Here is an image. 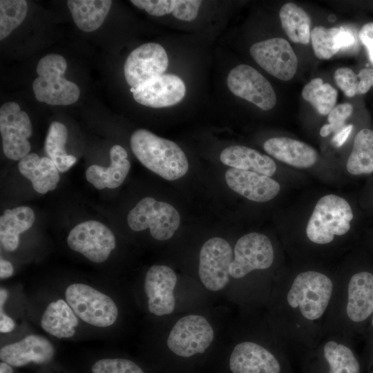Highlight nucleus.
I'll return each mask as SVG.
<instances>
[{
	"mask_svg": "<svg viewBox=\"0 0 373 373\" xmlns=\"http://www.w3.org/2000/svg\"><path fill=\"white\" fill-rule=\"evenodd\" d=\"M334 280L320 271L296 274L279 285L277 302L278 333L285 343L315 345L325 336V324Z\"/></svg>",
	"mask_w": 373,
	"mask_h": 373,
	"instance_id": "1",
	"label": "nucleus"
},
{
	"mask_svg": "<svg viewBox=\"0 0 373 373\" xmlns=\"http://www.w3.org/2000/svg\"><path fill=\"white\" fill-rule=\"evenodd\" d=\"M372 314L373 273L360 270L351 275L345 285L335 283L325 319V336H344L347 325L365 322Z\"/></svg>",
	"mask_w": 373,
	"mask_h": 373,
	"instance_id": "2",
	"label": "nucleus"
},
{
	"mask_svg": "<svg viewBox=\"0 0 373 373\" xmlns=\"http://www.w3.org/2000/svg\"><path fill=\"white\" fill-rule=\"evenodd\" d=\"M131 150L148 169L167 180H175L188 171L184 152L174 142L146 129H137L131 136Z\"/></svg>",
	"mask_w": 373,
	"mask_h": 373,
	"instance_id": "3",
	"label": "nucleus"
},
{
	"mask_svg": "<svg viewBox=\"0 0 373 373\" xmlns=\"http://www.w3.org/2000/svg\"><path fill=\"white\" fill-rule=\"evenodd\" d=\"M63 297L82 323L98 329L113 326L119 317L118 306L107 293L82 282L66 285Z\"/></svg>",
	"mask_w": 373,
	"mask_h": 373,
	"instance_id": "4",
	"label": "nucleus"
},
{
	"mask_svg": "<svg viewBox=\"0 0 373 373\" xmlns=\"http://www.w3.org/2000/svg\"><path fill=\"white\" fill-rule=\"evenodd\" d=\"M354 212L350 203L343 198L329 194L316 202L306 227L309 240L318 245L333 242L336 236L349 232Z\"/></svg>",
	"mask_w": 373,
	"mask_h": 373,
	"instance_id": "5",
	"label": "nucleus"
},
{
	"mask_svg": "<svg viewBox=\"0 0 373 373\" xmlns=\"http://www.w3.org/2000/svg\"><path fill=\"white\" fill-rule=\"evenodd\" d=\"M66 68L65 58L57 54H48L39 60L36 68L38 77L32 83L37 101L55 106H67L77 101L79 88L64 78Z\"/></svg>",
	"mask_w": 373,
	"mask_h": 373,
	"instance_id": "6",
	"label": "nucleus"
},
{
	"mask_svg": "<svg viewBox=\"0 0 373 373\" xmlns=\"http://www.w3.org/2000/svg\"><path fill=\"white\" fill-rule=\"evenodd\" d=\"M127 222L135 231L149 228L153 238L163 241L174 235L180 224V216L170 204L145 197L130 211Z\"/></svg>",
	"mask_w": 373,
	"mask_h": 373,
	"instance_id": "7",
	"label": "nucleus"
},
{
	"mask_svg": "<svg viewBox=\"0 0 373 373\" xmlns=\"http://www.w3.org/2000/svg\"><path fill=\"white\" fill-rule=\"evenodd\" d=\"M214 339V331L207 319L200 315L189 314L180 318L167 338L169 349L182 357L204 353Z\"/></svg>",
	"mask_w": 373,
	"mask_h": 373,
	"instance_id": "8",
	"label": "nucleus"
},
{
	"mask_svg": "<svg viewBox=\"0 0 373 373\" xmlns=\"http://www.w3.org/2000/svg\"><path fill=\"white\" fill-rule=\"evenodd\" d=\"M274 258L272 243L267 236L257 232L245 234L236 243L230 277L241 279L254 271L267 269L273 265Z\"/></svg>",
	"mask_w": 373,
	"mask_h": 373,
	"instance_id": "9",
	"label": "nucleus"
},
{
	"mask_svg": "<svg viewBox=\"0 0 373 373\" xmlns=\"http://www.w3.org/2000/svg\"><path fill=\"white\" fill-rule=\"evenodd\" d=\"M233 259L232 248L224 239L213 237L204 243L199 255L198 274L206 289L218 291L227 285Z\"/></svg>",
	"mask_w": 373,
	"mask_h": 373,
	"instance_id": "10",
	"label": "nucleus"
},
{
	"mask_svg": "<svg viewBox=\"0 0 373 373\" xmlns=\"http://www.w3.org/2000/svg\"><path fill=\"white\" fill-rule=\"evenodd\" d=\"M67 244L95 263L105 262L116 245L112 231L96 220L85 221L76 225L68 233Z\"/></svg>",
	"mask_w": 373,
	"mask_h": 373,
	"instance_id": "11",
	"label": "nucleus"
},
{
	"mask_svg": "<svg viewBox=\"0 0 373 373\" xmlns=\"http://www.w3.org/2000/svg\"><path fill=\"white\" fill-rule=\"evenodd\" d=\"M0 132L3 151L12 160H20L29 154L32 126L28 114L14 102L3 104L0 108Z\"/></svg>",
	"mask_w": 373,
	"mask_h": 373,
	"instance_id": "12",
	"label": "nucleus"
},
{
	"mask_svg": "<svg viewBox=\"0 0 373 373\" xmlns=\"http://www.w3.org/2000/svg\"><path fill=\"white\" fill-rule=\"evenodd\" d=\"M227 84L234 95L253 103L263 111L270 110L276 105V93L269 81L249 65L240 64L231 69Z\"/></svg>",
	"mask_w": 373,
	"mask_h": 373,
	"instance_id": "13",
	"label": "nucleus"
},
{
	"mask_svg": "<svg viewBox=\"0 0 373 373\" xmlns=\"http://www.w3.org/2000/svg\"><path fill=\"white\" fill-rule=\"evenodd\" d=\"M169 58L164 47L157 43L144 44L134 49L126 58L124 73L127 84L136 88L164 74Z\"/></svg>",
	"mask_w": 373,
	"mask_h": 373,
	"instance_id": "14",
	"label": "nucleus"
},
{
	"mask_svg": "<svg viewBox=\"0 0 373 373\" xmlns=\"http://www.w3.org/2000/svg\"><path fill=\"white\" fill-rule=\"evenodd\" d=\"M249 52L261 68L280 80H290L296 73L298 58L285 39L275 37L255 43Z\"/></svg>",
	"mask_w": 373,
	"mask_h": 373,
	"instance_id": "15",
	"label": "nucleus"
},
{
	"mask_svg": "<svg viewBox=\"0 0 373 373\" xmlns=\"http://www.w3.org/2000/svg\"><path fill=\"white\" fill-rule=\"evenodd\" d=\"M177 276L168 266L154 265L145 275L144 290L149 312L155 316L171 314L175 307L174 289Z\"/></svg>",
	"mask_w": 373,
	"mask_h": 373,
	"instance_id": "16",
	"label": "nucleus"
},
{
	"mask_svg": "<svg viewBox=\"0 0 373 373\" xmlns=\"http://www.w3.org/2000/svg\"><path fill=\"white\" fill-rule=\"evenodd\" d=\"M55 354V347L49 339L40 334H31L3 345L0 349V359L12 367H19L30 363H48Z\"/></svg>",
	"mask_w": 373,
	"mask_h": 373,
	"instance_id": "17",
	"label": "nucleus"
},
{
	"mask_svg": "<svg viewBox=\"0 0 373 373\" xmlns=\"http://www.w3.org/2000/svg\"><path fill=\"white\" fill-rule=\"evenodd\" d=\"M186 94L182 79L173 74H163L136 88L133 96L138 104L163 108L180 102Z\"/></svg>",
	"mask_w": 373,
	"mask_h": 373,
	"instance_id": "18",
	"label": "nucleus"
},
{
	"mask_svg": "<svg viewBox=\"0 0 373 373\" xmlns=\"http://www.w3.org/2000/svg\"><path fill=\"white\" fill-rule=\"evenodd\" d=\"M232 373H280L276 356L265 346L250 341L236 345L229 358Z\"/></svg>",
	"mask_w": 373,
	"mask_h": 373,
	"instance_id": "19",
	"label": "nucleus"
},
{
	"mask_svg": "<svg viewBox=\"0 0 373 373\" xmlns=\"http://www.w3.org/2000/svg\"><path fill=\"white\" fill-rule=\"evenodd\" d=\"M224 176L231 189L254 202L269 201L278 194L280 189L277 181L251 171L230 168Z\"/></svg>",
	"mask_w": 373,
	"mask_h": 373,
	"instance_id": "20",
	"label": "nucleus"
},
{
	"mask_svg": "<svg viewBox=\"0 0 373 373\" xmlns=\"http://www.w3.org/2000/svg\"><path fill=\"white\" fill-rule=\"evenodd\" d=\"M82 323L63 296L50 300L44 307L39 318L41 329L59 339L73 338Z\"/></svg>",
	"mask_w": 373,
	"mask_h": 373,
	"instance_id": "21",
	"label": "nucleus"
},
{
	"mask_svg": "<svg viewBox=\"0 0 373 373\" xmlns=\"http://www.w3.org/2000/svg\"><path fill=\"white\" fill-rule=\"evenodd\" d=\"M264 150L276 160L296 168H309L318 160L315 149L303 142L286 137L267 140Z\"/></svg>",
	"mask_w": 373,
	"mask_h": 373,
	"instance_id": "22",
	"label": "nucleus"
},
{
	"mask_svg": "<svg viewBox=\"0 0 373 373\" xmlns=\"http://www.w3.org/2000/svg\"><path fill=\"white\" fill-rule=\"evenodd\" d=\"M109 153L111 164L108 167L93 164L86 171V180L97 189L119 186L131 168L127 152L122 146H113Z\"/></svg>",
	"mask_w": 373,
	"mask_h": 373,
	"instance_id": "23",
	"label": "nucleus"
},
{
	"mask_svg": "<svg viewBox=\"0 0 373 373\" xmlns=\"http://www.w3.org/2000/svg\"><path fill=\"white\" fill-rule=\"evenodd\" d=\"M18 168L21 175L32 182L34 190L41 194L55 189L59 181V171L47 157L29 153L19 160Z\"/></svg>",
	"mask_w": 373,
	"mask_h": 373,
	"instance_id": "24",
	"label": "nucleus"
},
{
	"mask_svg": "<svg viewBox=\"0 0 373 373\" xmlns=\"http://www.w3.org/2000/svg\"><path fill=\"white\" fill-rule=\"evenodd\" d=\"M220 160L231 168L251 171L269 177L276 171V163L270 157L245 146L226 147L222 151Z\"/></svg>",
	"mask_w": 373,
	"mask_h": 373,
	"instance_id": "25",
	"label": "nucleus"
},
{
	"mask_svg": "<svg viewBox=\"0 0 373 373\" xmlns=\"http://www.w3.org/2000/svg\"><path fill=\"white\" fill-rule=\"evenodd\" d=\"M35 215L28 207L21 206L4 210L0 217V242L3 249L15 251L19 245V235L34 223Z\"/></svg>",
	"mask_w": 373,
	"mask_h": 373,
	"instance_id": "26",
	"label": "nucleus"
},
{
	"mask_svg": "<svg viewBox=\"0 0 373 373\" xmlns=\"http://www.w3.org/2000/svg\"><path fill=\"white\" fill-rule=\"evenodd\" d=\"M320 341L328 373H360V364L352 350L343 340V335L326 334Z\"/></svg>",
	"mask_w": 373,
	"mask_h": 373,
	"instance_id": "27",
	"label": "nucleus"
},
{
	"mask_svg": "<svg viewBox=\"0 0 373 373\" xmlns=\"http://www.w3.org/2000/svg\"><path fill=\"white\" fill-rule=\"evenodd\" d=\"M112 5L110 0H69L67 6L76 26L84 32H93L104 23Z\"/></svg>",
	"mask_w": 373,
	"mask_h": 373,
	"instance_id": "28",
	"label": "nucleus"
},
{
	"mask_svg": "<svg viewBox=\"0 0 373 373\" xmlns=\"http://www.w3.org/2000/svg\"><path fill=\"white\" fill-rule=\"evenodd\" d=\"M346 169L356 176L373 173V130L363 128L357 133Z\"/></svg>",
	"mask_w": 373,
	"mask_h": 373,
	"instance_id": "29",
	"label": "nucleus"
},
{
	"mask_svg": "<svg viewBox=\"0 0 373 373\" xmlns=\"http://www.w3.org/2000/svg\"><path fill=\"white\" fill-rule=\"evenodd\" d=\"M279 17L283 29L292 42L309 44L311 19L303 8L294 3H287L281 7Z\"/></svg>",
	"mask_w": 373,
	"mask_h": 373,
	"instance_id": "30",
	"label": "nucleus"
},
{
	"mask_svg": "<svg viewBox=\"0 0 373 373\" xmlns=\"http://www.w3.org/2000/svg\"><path fill=\"white\" fill-rule=\"evenodd\" d=\"M67 137L66 126L61 122H53L48 128L45 141V150L48 157L61 173L68 171L76 162V157L67 154L65 150Z\"/></svg>",
	"mask_w": 373,
	"mask_h": 373,
	"instance_id": "31",
	"label": "nucleus"
},
{
	"mask_svg": "<svg viewBox=\"0 0 373 373\" xmlns=\"http://www.w3.org/2000/svg\"><path fill=\"white\" fill-rule=\"evenodd\" d=\"M337 95V90L321 78L313 79L302 90L303 98L322 115H328L335 107Z\"/></svg>",
	"mask_w": 373,
	"mask_h": 373,
	"instance_id": "32",
	"label": "nucleus"
},
{
	"mask_svg": "<svg viewBox=\"0 0 373 373\" xmlns=\"http://www.w3.org/2000/svg\"><path fill=\"white\" fill-rule=\"evenodd\" d=\"M341 27L327 28L316 26L311 31V41L316 56L328 59L336 54L341 47L339 41Z\"/></svg>",
	"mask_w": 373,
	"mask_h": 373,
	"instance_id": "33",
	"label": "nucleus"
},
{
	"mask_svg": "<svg viewBox=\"0 0 373 373\" xmlns=\"http://www.w3.org/2000/svg\"><path fill=\"white\" fill-rule=\"evenodd\" d=\"M28 11L24 0L0 1V39L3 40L25 19Z\"/></svg>",
	"mask_w": 373,
	"mask_h": 373,
	"instance_id": "34",
	"label": "nucleus"
},
{
	"mask_svg": "<svg viewBox=\"0 0 373 373\" xmlns=\"http://www.w3.org/2000/svg\"><path fill=\"white\" fill-rule=\"evenodd\" d=\"M92 373H144L133 361L122 358H104L91 367Z\"/></svg>",
	"mask_w": 373,
	"mask_h": 373,
	"instance_id": "35",
	"label": "nucleus"
},
{
	"mask_svg": "<svg viewBox=\"0 0 373 373\" xmlns=\"http://www.w3.org/2000/svg\"><path fill=\"white\" fill-rule=\"evenodd\" d=\"M353 112V106L350 103H343L335 106L328 114L329 124L323 125L320 130L322 137L328 136L332 132L336 133L345 126V120Z\"/></svg>",
	"mask_w": 373,
	"mask_h": 373,
	"instance_id": "36",
	"label": "nucleus"
},
{
	"mask_svg": "<svg viewBox=\"0 0 373 373\" xmlns=\"http://www.w3.org/2000/svg\"><path fill=\"white\" fill-rule=\"evenodd\" d=\"M336 85L349 97L357 94L358 78L357 75L350 68L343 67L338 68L334 75Z\"/></svg>",
	"mask_w": 373,
	"mask_h": 373,
	"instance_id": "37",
	"label": "nucleus"
},
{
	"mask_svg": "<svg viewBox=\"0 0 373 373\" xmlns=\"http://www.w3.org/2000/svg\"><path fill=\"white\" fill-rule=\"evenodd\" d=\"M131 3L151 15L160 17L173 12L176 0H131Z\"/></svg>",
	"mask_w": 373,
	"mask_h": 373,
	"instance_id": "38",
	"label": "nucleus"
},
{
	"mask_svg": "<svg viewBox=\"0 0 373 373\" xmlns=\"http://www.w3.org/2000/svg\"><path fill=\"white\" fill-rule=\"evenodd\" d=\"M201 4L202 1L198 0H176L172 15L181 21H193L198 16Z\"/></svg>",
	"mask_w": 373,
	"mask_h": 373,
	"instance_id": "39",
	"label": "nucleus"
},
{
	"mask_svg": "<svg viewBox=\"0 0 373 373\" xmlns=\"http://www.w3.org/2000/svg\"><path fill=\"white\" fill-rule=\"evenodd\" d=\"M358 37L366 47L369 59L373 64V22L365 24L360 30Z\"/></svg>",
	"mask_w": 373,
	"mask_h": 373,
	"instance_id": "40",
	"label": "nucleus"
},
{
	"mask_svg": "<svg viewBox=\"0 0 373 373\" xmlns=\"http://www.w3.org/2000/svg\"><path fill=\"white\" fill-rule=\"evenodd\" d=\"M357 76L359 79L357 94H365L373 86V68H363Z\"/></svg>",
	"mask_w": 373,
	"mask_h": 373,
	"instance_id": "41",
	"label": "nucleus"
},
{
	"mask_svg": "<svg viewBox=\"0 0 373 373\" xmlns=\"http://www.w3.org/2000/svg\"><path fill=\"white\" fill-rule=\"evenodd\" d=\"M353 128L352 124H349L337 132L332 139V145L337 148L342 146L349 137Z\"/></svg>",
	"mask_w": 373,
	"mask_h": 373,
	"instance_id": "42",
	"label": "nucleus"
},
{
	"mask_svg": "<svg viewBox=\"0 0 373 373\" xmlns=\"http://www.w3.org/2000/svg\"><path fill=\"white\" fill-rule=\"evenodd\" d=\"M17 327L16 321L10 316L0 312V332L6 334L13 332Z\"/></svg>",
	"mask_w": 373,
	"mask_h": 373,
	"instance_id": "43",
	"label": "nucleus"
},
{
	"mask_svg": "<svg viewBox=\"0 0 373 373\" xmlns=\"http://www.w3.org/2000/svg\"><path fill=\"white\" fill-rule=\"evenodd\" d=\"M14 274V267L10 262L1 258L0 259V278L8 279Z\"/></svg>",
	"mask_w": 373,
	"mask_h": 373,
	"instance_id": "44",
	"label": "nucleus"
},
{
	"mask_svg": "<svg viewBox=\"0 0 373 373\" xmlns=\"http://www.w3.org/2000/svg\"><path fill=\"white\" fill-rule=\"evenodd\" d=\"M12 366L9 364L1 361L0 363V373H13Z\"/></svg>",
	"mask_w": 373,
	"mask_h": 373,
	"instance_id": "45",
	"label": "nucleus"
},
{
	"mask_svg": "<svg viewBox=\"0 0 373 373\" xmlns=\"http://www.w3.org/2000/svg\"><path fill=\"white\" fill-rule=\"evenodd\" d=\"M371 325H372V327L373 328V314H372V318H371Z\"/></svg>",
	"mask_w": 373,
	"mask_h": 373,
	"instance_id": "46",
	"label": "nucleus"
},
{
	"mask_svg": "<svg viewBox=\"0 0 373 373\" xmlns=\"http://www.w3.org/2000/svg\"><path fill=\"white\" fill-rule=\"evenodd\" d=\"M372 206H373V197H372Z\"/></svg>",
	"mask_w": 373,
	"mask_h": 373,
	"instance_id": "47",
	"label": "nucleus"
},
{
	"mask_svg": "<svg viewBox=\"0 0 373 373\" xmlns=\"http://www.w3.org/2000/svg\"><path fill=\"white\" fill-rule=\"evenodd\" d=\"M373 373V372H372Z\"/></svg>",
	"mask_w": 373,
	"mask_h": 373,
	"instance_id": "48",
	"label": "nucleus"
}]
</instances>
